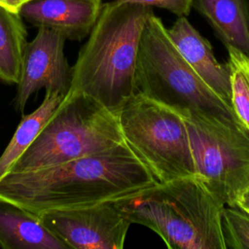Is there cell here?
<instances>
[{
  "mask_svg": "<svg viewBox=\"0 0 249 249\" xmlns=\"http://www.w3.org/2000/svg\"><path fill=\"white\" fill-rule=\"evenodd\" d=\"M158 182L126 143L38 170L0 178V201L37 215L132 196Z\"/></svg>",
  "mask_w": 249,
  "mask_h": 249,
  "instance_id": "cell-1",
  "label": "cell"
},
{
  "mask_svg": "<svg viewBox=\"0 0 249 249\" xmlns=\"http://www.w3.org/2000/svg\"><path fill=\"white\" fill-rule=\"evenodd\" d=\"M152 7L114 0L101 13L72 67L70 91L83 92L116 113L136 91L135 69Z\"/></svg>",
  "mask_w": 249,
  "mask_h": 249,
  "instance_id": "cell-2",
  "label": "cell"
},
{
  "mask_svg": "<svg viewBox=\"0 0 249 249\" xmlns=\"http://www.w3.org/2000/svg\"><path fill=\"white\" fill-rule=\"evenodd\" d=\"M116 204L131 224L151 229L169 249H227L226 205L197 174L158 182Z\"/></svg>",
  "mask_w": 249,
  "mask_h": 249,
  "instance_id": "cell-3",
  "label": "cell"
},
{
  "mask_svg": "<svg viewBox=\"0 0 249 249\" xmlns=\"http://www.w3.org/2000/svg\"><path fill=\"white\" fill-rule=\"evenodd\" d=\"M135 87L137 92L182 116L198 114L243 125L233 109L190 67L173 44L167 28L155 14L149 18L142 32Z\"/></svg>",
  "mask_w": 249,
  "mask_h": 249,
  "instance_id": "cell-4",
  "label": "cell"
},
{
  "mask_svg": "<svg viewBox=\"0 0 249 249\" xmlns=\"http://www.w3.org/2000/svg\"><path fill=\"white\" fill-rule=\"evenodd\" d=\"M123 143L116 113L89 95L69 91L10 172L47 168Z\"/></svg>",
  "mask_w": 249,
  "mask_h": 249,
  "instance_id": "cell-5",
  "label": "cell"
},
{
  "mask_svg": "<svg viewBox=\"0 0 249 249\" xmlns=\"http://www.w3.org/2000/svg\"><path fill=\"white\" fill-rule=\"evenodd\" d=\"M125 143L159 183L196 174L182 115L135 91L116 112Z\"/></svg>",
  "mask_w": 249,
  "mask_h": 249,
  "instance_id": "cell-6",
  "label": "cell"
},
{
  "mask_svg": "<svg viewBox=\"0 0 249 249\" xmlns=\"http://www.w3.org/2000/svg\"><path fill=\"white\" fill-rule=\"evenodd\" d=\"M196 174L226 205L249 182V130L203 115L183 116Z\"/></svg>",
  "mask_w": 249,
  "mask_h": 249,
  "instance_id": "cell-7",
  "label": "cell"
},
{
  "mask_svg": "<svg viewBox=\"0 0 249 249\" xmlns=\"http://www.w3.org/2000/svg\"><path fill=\"white\" fill-rule=\"evenodd\" d=\"M38 216L67 248L76 249H122L131 225L116 200Z\"/></svg>",
  "mask_w": 249,
  "mask_h": 249,
  "instance_id": "cell-8",
  "label": "cell"
},
{
  "mask_svg": "<svg viewBox=\"0 0 249 249\" xmlns=\"http://www.w3.org/2000/svg\"><path fill=\"white\" fill-rule=\"evenodd\" d=\"M65 41L60 33L40 27L27 43L14 99L17 111L22 114L29 97L43 88L46 92H57L63 97L70 91L73 70L64 54Z\"/></svg>",
  "mask_w": 249,
  "mask_h": 249,
  "instance_id": "cell-9",
  "label": "cell"
},
{
  "mask_svg": "<svg viewBox=\"0 0 249 249\" xmlns=\"http://www.w3.org/2000/svg\"><path fill=\"white\" fill-rule=\"evenodd\" d=\"M102 7V0H31L19 14L38 28L54 30L66 40L81 41L89 35Z\"/></svg>",
  "mask_w": 249,
  "mask_h": 249,
  "instance_id": "cell-10",
  "label": "cell"
},
{
  "mask_svg": "<svg viewBox=\"0 0 249 249\" xmlns=\"http://www.w3.org/2000/svg\"><path fill=\"white\" fill-rule=\"evenodd\" d=\"M167 31L176 49L190 67L222 100L231 107L228 63L224 64L216 59L211 44L192 25L187 17H178Z\"/></svg>",
  "mask_w": 249,
  "mask_h": 249,
  "instance_id": "cell-11",
  "label": "cell"
},
{
  "mask_svg": "<svg viewBox=\"0 0 249 249\" xmlns=\"http://www.w3.org/2000/svg\"><path fill=\"white\" fill-rule=\"evenodd\" d=\"M0 247L68 249L44 225L37 214L7 201H0Z\"/></svg>",
  "mask_w": 249,
  "mask_h": 249,
  "instance_id": "cell-12",
  "label": "cell"
},
{
  "mask_svg": "<svg viewBox=\"0 0 249 249\" xmlns=\"http://www.w3.org/2000/svg\"><path fill=\"white\" fill-rule=\"evenodd\" d=\"M193 9L226 47H234L249 56V0H193Z\"/></svg>",
  "mask_w": 249,
  "mask_h": 249,
  "instance_id": "cell-13",
  "label": "cell"
},
{
  "mask_svg": "<svg viewBox=\"0 0 249 249\" xmlns=\"http://www.w3.org/2000/svg\"><path fill=\"white\" fill-rule=\"evenodd\" d=\"M27 43L20 14L0 6V82L18 85Z\"/></svg>",
  "mask_w": 249,
  "mask_h": 249,
  "instance_id": "cell-14",
  "label": "cell"
},
{
  "mask_svg": "<svg viewBox=\"0 0 249 249\" xmlns=\"http://www.w3.org/2000/svg\"><path fill=\"white\" fill-rule=\"evenodd\" d=\"M63 98L57 92H46L41 105L32 113L22 116L12 139L0 156V178L10 172L16 160L33 143Z\"/></svg>",
  "mask_w": 249,
  "mask_h": 249,
  "instance_id": "cell-15",
  "label": "cell"
},
{
  "mask_svg": "<svg viewBox=\"0 0 249 249\" xmlns=\"http://www.w3.org/2000/svg\"><path fill=\"white\" fill-rule=\"evenodd\" d=\"M231 90V107L249 130V56L240 50L227 46Z\"/></svg>",
  "mask_w": 249,
  "mask_h": 249,
  "instance_id": "cell-16",
  "label": "cell"
},
{
  "mask_svg": "<svg viewBox=\"0 0 249 249\" xmlns=\"http://www.w3.org/2000/svg\"><path fill=\"white\" fill-rule=\"evenodd\" d=\"M222 225L227 248L249 249V215L237 207L225 206Z\"/></svg>",
  "mask_w": 249,
  "mask_h": 249,
  "instance_id": "cell-17",
  "label": "cell"
},
{
  "mask_svg": "<svg viewBox=\"0 0 249 249\" xmlns=\"http://www.w3.org/2000/svg\"><path fill=\"white\" fill-rule=\"evenodd\" d=\"M148 7L164 9L177 17H188L193 9V0H120Z\"/></svg>",
  "mask_w": 249,
  "mask_h": 249,
  "instance_id": "cell-18",
  "label": "cell"
},
{
  "mask_svg": "<svg viewBox=\"0 0 249 249\" xmlns=\"http://www.w3.org/2000/svg\"><path fill=\"white\" fill-rule=\"evenodd\" d=\"M232 207H237L249 215V182L238 192Z\"/></svg>",
  "mask_w": 249,
  "mask_h": 249,
  "instance_id": "cell-19",
  "label": "cell"
},
{
  "mask_svg": "<svg viewBox=\"0 0 249 249\" xmlns=\"http://www.w3.org/2000/svg\"><path fill=\"white\" fill-rule=\"evenodd\" d=\"M29 1L31 0H0V6L10 11L19 13V10L21 9V7Z\"/></svg>",
  "mask_w": 249,
  "mask_h": 249,
  "instance_id": "cell-20",
  "label": "cell"
}]
</instances>
